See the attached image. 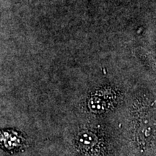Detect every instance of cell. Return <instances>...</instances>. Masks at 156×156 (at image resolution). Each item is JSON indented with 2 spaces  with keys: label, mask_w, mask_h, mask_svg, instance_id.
Wrapping results in <instances>:
<instances>
[{
  "label": "cell",
  "mask_w": 156,
  "mask_h": 156,
  "mask_svg": "<svg viewBox=\"0 0 156 156\" xmlns=\"http://www.w3.org/2000/svg\"><path fill=\"white\" fill-rule=\"evenodd\" d=\"M75 145L78 153L83 156H105L108 153V140L94 128L83 129L78 132Z\"/></svg>",
  "instance_id": "7a4b0ae2"
},
{
  "label": "cell",
  "mask_w": 156,
  "mask_h": 156,
  "mask_svg": "<svg viewBox=\"0 0 156 156\" xmlns=\"http://www.w3.org/2000/svg\"><path fill=\"white\" fill-rule=\"evenodd\" d=\"M132 130L134 142L140 149H147L155 143V108L153 102L134 106L132 112Z\"/></svg>",
  "instance_id": "6da1fadb"
},
{
  "label": "cell",
  "mask_w": 156,
  "mask_h": 156,
  "mask_svg": "<svg viewBox=\"0 0 156 156\" xmlns=\"http://www.w3.org/2000/svg\"><path fill=\"white\" fill-rule=\"evenodd\" d=\"M23 140L20 134L14 132H0V146L7 150L20 148L23 145Z\"/></svg>",
  "instance_id": "277c9868"
},
{
  "label": "cell",
  "mask_w": 156,
  "mask_h": 156,
  "mask_svg": "<svg viewBox=\"0 0 156 156\" xmlns=\"http://www.w3.org/2000/svg\"><path fill=\"white\" fill-rule=\"evenodd\" d=\"M119 95L112 89L98 91L91 95L87 101L89 112L95 114H102L112 110L119 102Z\"/></svg>",
  "instance_id": "3957f363"
}]
</instances>
